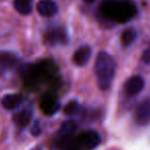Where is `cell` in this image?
Listing matches in <instances>:
<instances>
[{
    "instance_id": "10",
    "label": "cell",
    "mask_w": 150,
    "mask_h": 150,
    "mask_svg": "<svg viewBox=\"0 0 150 150\" xmlns=\"http://www.w3.org/2000/svg\"><path fill=\"white\" fill-rule=\"evenodd\" d=\"M59 102L56 99L52 98V97H46L43 99L41 103V108L44 111V113L47 115H52L59 109Z\"/></svg>"
},
{
    "instance_id": "7",
    "label": "cell",
    "mask_w": 150,
    "mask_h": 150,
    "mask_svg": "<svg viewBox=\"0 0 150 150\" xmlns=\"http://www.w3.org/2000/svg\"><path fill=\"white\" fill-rule=\"evenodd\" d=\"M91 55H92V49L90 46L83 45L76 50L73 55V61L78 67H83L87 64V62L90 60Z\"/></svg>"
},
{
    "instance_id": "6",
    "label": "cell",
    "mask_w": 150,
    "mask_h": 150,
    "mask_svg": "<svg viewBox=\"0 0 150 150\" xmlns=\"http://www.w3.org/2000/svg\"><path fill=\"white\" fill-rule=\"evenodd\" d=\"M37 11L40 16L50 18L57 13L58 6L54 0H40L37 4Z\"/></svg>"
},
{
    "instance_id": "2",
    "label": "cell",
    "mask_w": 150,
    "mask_h": 150,
    "mask_svg": "<svg viewBox=\"0 0 150 150\" xmlns=\"http://www.w3.org/2000/svg\"><path fill=\"white\" fill-rule=\"evenodd\" d=\"M101 11L108 18H115L120 23H126L134 16L136 9L130 2H117L115 0V1L103 2Z\"/></svg>"
},
{
    "instance_id": "4",
    "label": "cell",
    "mask_w": 150,
    "mask_h": 150,
    "mask_svg": "<svg viewBox=\"0 0 150 150\" xmlns=\"http://www.w3.org/2000/svg\"><path fill=\"white\" fill-rule=\"evenodd\" d=\"M135 120L140 126L150 124V98L145 99L138 105L135 111Z\"/></svg>"
},
{
    "instance_id": "5",
    "label": "cell",
    "mask_w": 150,
    "mask_h": 150,
    "mask_svg": "<svg viewBox=\"0 0 150 150\" xmlns=\"http://www.w3.org/2000/svg\"><path fill=\"white\" fill-rule=\"evenodd\" d=\"M145 86V81L141 76H133L125 83V92L128 96L139 94Z\"/></svg>"
},
{
    "instance_id": "17",
    "label": "cell",
    "mask_w": 150,
    "mask_h": 150,
    "mask_svg": "<svg viewBox=\"0 0 150 150\" xmlns=\"http://www.w3.org/2000/svg\"><path fill=\"white\" fill-rule=\"evenodd\" d=\"M41 132H42V130H41V127H40V124L38 122H35L31 128V133L35 137H37L41 134Z\"/></svg>"
},
{
    "instance_id": "12",
    "label": "cell",
    "mask_w": 150,
    "mask_h": 150,
    "mask_svg": "<svg viewBox=\"0 0 150 150\" xmlns=\"http://www.w3.org/2000/svg\"><path fill=\"white\" fill-rule=\"evenodd\" d=\"M13 5L18 12L28 16L33 10V0H14Z\"/></svg>"
},
{
    "instance_id": "14",
    "label": "cell",
    "mask_w": 150,
    "mask_h": 150,
    "mask_svg": "<svg viewBox=\"0 0 150 150\" xmlns=\"http://www.w3.org/2000/svg\"><path fill=\"white\" fill-rule=\"evenodd\" d=\"M49 41L53 44H63L67 42V35L62 29H55L49 33Z\"/></svg>"
},
{
    "instance_id": "15",
    "label": "cell",
    "mask_w": 150,
    "mask_h": 150,
    "mask_svg": "<svg viewBox=\"0 0 150 150\" xmlns=\"http://www.w3.org/2000/svg\"><path fill=\"white\" fill-rule=\"evenodd\" d=\"M80 103L77 100H71L63 107V113L65 115H74L79 111Z\"/></svg>"
},
{
    "instance_id": "16",
    "label": "cell",
    "mask_w": 150,
    "mask_h": 150,
    "mask_svg": "<svg viewBox=\"0 0 150 150\" xmlns=\"http://www.w3.org/2000/svg\"><path fill=\"white\" fill-rule=\"evenodd\" d=\"M0 60H1V63L4 67H12V65H14V63H16V59H14L12 56L11 57H9L8 54H4V56L0 58Z\"/></svg>"
},
{
    "instance_id": "13",
    "label": "cell",
    "mask_w": 150,
    "mask_h": 150,
    "mask_svg": "<svg viewBox=\"0 0 150 150\" xmlns=\"http://www.w3.org/2000/svg\"><path fill=\"white\" fill-rule=\"evenodd\" d=\"M137 38V32L133 28L125 29L120 34V42L124 46H130Z\"/></svg>"
},
{
    "instance_id": "11",
    "label": "cell",
    "mask_w": 150,
    "mask_h": 150,
    "mask_svg": "<svg viewBox=\"0 0 150 150\" xmlns=\"http://www.w3.org/2000/svg\"><path fill=\"white\" fill-rule=\"evenodd\" d=\"M78 129V125L75 120H67L60 125V128L58 130V137H71L76 133Z\"/></svg>"
},
{
    "instance_id": "3",
    "label": "cell",
    "mask_w": 150,
    "mask_h": 150,
    "mask_svg": "<svg viewBox=\"0 0 150 150\" xmlns=\"http://www.w3.org/2000/svg\"><path fill=\"white\" fill-rule=\"evenodd\" d=\"M76 144L80 149L84 150H92L96 148L101 142V137L99 133L96 131L89 130L83 132L79 137H78Z\"/></svg>"
},
{
    "instance_id": "20",
    "label": "cell",
    "mask_w": 150,
    "mask_h": 150,
    "mask_svg": "<svg viewBox=\"0 0 150 150\" xmlns=\"http://www.w3.org/2000/svg\"><path fill=\"white\" fill-rule=\"evenodd\" d=\"M84 1H85L86 3H93V2H94L95 0H84Z\"/></svg>"
},
{
    "instance_id": "21",
    "label": "cell",
    "mask_w": 150,
    "mask_h": 150,
    "mask_svg": "<svg viewBox=\"0 0 150 150\" xmlns=\"http://www.w3.org/2000/svg\"><path fill=\"white\" fill-rule=\"evenodd\" d=\"M103 2H108V1H115V0H102Z\"/></svg>"
},
{
    "instance_id": "8",
    "label": "cell",
    "mask_w": 150,
    "mask_h": 150,
    "mask_svg": "<svg viewBox=\"0 0 150 150\" xmlns=\"http://www.w3.org/2000/svg\"><path fill=\"white\" fill-rule=\"evenodd\" d=\"M23 102V97L20 94H6L2 97L1 105L6 110H14L21 106Z\"/></svg>"
},
{
    "instance_id": "1",
    "label": "cell",
    "mask_w": 150,
    "mask_h": 150,
    "mask_svg": "<svg viewBox=\"0 0 150 150\" xmlns=\"http://www.w3.org/2000/svg\"><path fill=\"white\" fill-rule=\"evenodd\" d=\"M96 82L101 90H107L111 86L115 75V61L107 52L98 53L94 64Z\"/></svg>"
},
{
    "instance_id": "19",
    "label": "cell",
    "mask_w": 150,
    "mask_h": 150,
    "mask_svg": "<svg viewBox=\"0 0 150 150\" xmlns=\"http://www.w3.org/2000/svg\"><path fill=\"white\" fill-rule=\"evenodd\" d=\"M65 150H81V149H80L79 147L77 146V144H76V143H75V144H74L73 146L69 147V148H67V149H65Z\"/></svg>"
},
{
    "instance_id": "18",
    "label": "cell",
    "mask_w": 150,
    "mask_h": 150,
    "mask_svg": "<svg viewBox=\"0 0 150 150\" xmlns=\"http://www.w3.org/2000/svg\"><path fill=\"white\" fill-rule=\"evenodd\" d=\"M142 61L146 64H149L150 63V44L148 47L145 49V51L143 52L142 54Z\"/></svg>"
},
{
    "instance_id": "9",
    "label": "cell",
    "mask_w": 150,
    "mask_h": 150,
    "mask_svg": "<svg viewBox=\"0 0 150 150\" xmlns=\"http://www.w3.org/2000/svg\"><path fill=\"white\" fill-rule=\"evenodd\" d=\"M32 120V111L28 108L16 112L12 115V122L18 128H26Z\"/></svg>"
}]
</instances>
